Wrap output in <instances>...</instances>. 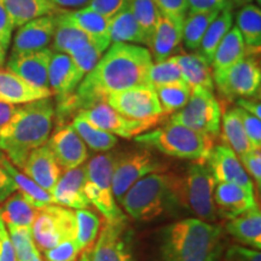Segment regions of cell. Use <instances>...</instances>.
<instances>
[{
  "label": "cell",
  "instance_id": "obj_1",
  "mask_svg": "<svg viewBox=\"0 0 261 261\" xmlns=\"http://www.w3.org/2000/svg\"><path fill=\"white\" fill-rule=\"evenodd\" d=\"M152 63L146 47L121 42L112 44L75 92L58 103L57 116L63 120L75 110L79 112L106 102L110 94L133 87L150 86L148 74Z\"/></svg>",
  "mask_w": 261,
  "mask_h": 261
},
{
  "label": "cell",
  "instance_id": "obj_2",
  "mask_svg": "<svg viewBox=\"0 0 261 261\" xmlns=\"http://www.w3.org/2000/svg\"><path fill=\"white\" fill-rule=\"evenodd\" d=\"M223 228L197 218H185L159 231L156 261H221Z\"/></svg>",
  "mask_w": 261,
  "mask_h": 261
},
{
  "label": "cell",
  "instance_id": "obj_3",
  "mask_svg": "<svg viewBox=\"0 0 261 261\" xmlns=\"http://www.w3.org/2000/svg\"><path fill=\"white\" fill-rule=\"evenodd\" d=\"M55 115L51 97L19 106L14 119L0 132V151L22 169L33 150L47 143Z\"/></svg>",
  "mask_w": 261,
  "mask_h": 261
},
{
  "label": "cell",
  "instance_id": "obj_4",
  "mask_svg": "<svg viewBox=\"0 0 261 261\" xmlns=\"http://www.w3.org/2000/svg\"><path fill=\"white\" fill-rule=\"evenodd\" d=\"M119 203L138 221H151L166 214L177 215L187 208L182 178L163 171L150 173L130 187Z\"/></svg>",
  "mask_w": 261,
  "mask_h": 261
},
{
  "label": "cell",
  "instance_id": "obj_5",
  "mask_svg": "<svg viewBox=\"0 0 261 261\" xmlns=\"http://www.w3.org/2000/svg\"><path fill=\"white\" fill-rule=\"evenodd\" d=\"M136 142L175 159L204 161L213 148V138L169 121L136 137Z\"/></svg>",
  "mask_w": 261,
  "mask_h": 261
},
{
  "label": "cell",
  "instance_id": "obj_6",
  "mask_svg": "<svg viewBox=\"0 0 261 261\" xmlns=\"http://www.w3.org/2000/svg\"><path fill=\"white\" fill-rule=\"evenodd\" d=\"M116 158V154L107 151L93 156L89 162L85 163V194L91 205L103 215L106 221H119L126 218L113 192V171Z\"/></svg>",
  "mask_w": 261,
  "mask_h": 261
},
{
  "label": "cell",
  "instance_id": "obj_7",
  "mask_svg": "<svg viewBox=\"0 0 261 261\" xmlns=\"http://www.w3.org/2000/svg\"><path fill=\"white\" fill-rule=\"evenodd\" d=\"M169 121L214 139L220 133L221 107L213 91L192 89L188 103L172 114Z\"/></svg>",
  "mask_w": 261,
  "mask_h": 261
},
{
  "label": "cell",
  "instance_id": "obj_8",
  "mask_svg": "<svg viewBox=\"0 0 261 261\" xmlns=\"http://www.w3.org/2000/svg\"><path fill=\"white\" fill-rule=\"evenodd\" d=\"M215 187L217 181L207 163L194 161L189 165L187 173L182 177L185 203L195 218L205 223L214 224L218 219L213 200Z\"/></svg>",
  "mask_w": 261,
  "mask_h": 261
},
{
  "label": "cell",
  "instance_id": "obj_9",
  "mask_svg": "<svg viewBox=\"0 0 261 261\" xmlns=\"http://www.w3.org/2000/svg\"><path fill=\"white\" fill-rule=\"evenodd\" d=\"M32 234L39 252H46L64 240L76 236L75 212L58 204H50L38 210Z\"/></svg>",
  "mask_w": 261,
  "mask_h": 261
},
{
  "label": "cell",
  "instance_id": "obj_10",
  "mask_svg": "<svg viewBox=\"0 0 261 261\" xmlns=\"http://www.w3.org/2000/svg\"><path fill=\"white\" fill-rule=\"evenodd\" d=\"M214 83L225 97L236 99H255L260 93L261 69L256 60L247 55L223 73L214 75Z\"/></svg>",
  "mask_w": 261,
  "mask_h": 261
},
{
  "label": "cell",
  "instance_id": "obj_11",
  "mask_svg": "<svg viewBox=\"0 0 261 261\" xmlns=\"http://www.w3.org/2000/svg\"><path fill=\"white\" fill-rule=\"evenodd\" d=\"M91 125L121 138H136L142 133L148 132L151 127L159 125L161 120H130L122 116L109 107L106 102H100L87 109H81L76 114Z\"/></svg>",
  "mask_w": 261,
  "mask_h": 261
},
{
  "label": "cell",
  "instance_id": "obj_12",
  "mask_svg": "<svg viewBox=\"0 0 261 261\" xmlns=\"http://www.w3.org/2000/svg\"><path fill=\"white\" fill-rule=\"evenodd\" d=\"M163 169L165 166L148 150L117 155L113 171V192L116 202L121 201L123 195L139 179Z\"/></svg>",
  "mask_w": 261,
  "mask_h": 261
},
{
  "label": "cell",
  "instance_id": "obj_13",
  "mask_svg": "<svg viewBox=\"0 0 261 261\" xmlns=\"http://www.w3.org/2000/svg\"><path fill=\"white\" fill-rule=\"evenodd\" d=\"M106 103L130 120H162V107L154 87L139 86L107 97Z\"/></svg>",
  "mask_w": 261,
  "mask_h": 261
},
{
  "label": "cell",
  "instance_id": "obj_14",
  "mask_svg": "<svg viewBox=\"0 0 261 261\" xmlns=\"http://www.w3.org/2000/svg\"><path fill=\"white\" fill-rule=\"evenodd\" d=\"M90 261H135L126 230V218L104 223L90 252Z\"/></svg>",
  "mask_w": 261,
  "mask_h": 261
},
{
  "label": "cell",
  "instance_id": "obj_15",
  "mask_svg": "<svg viewBox=\"0 0 261 261\" xmlns=\"http://www.w3.org/2000/svg\"><path fill=\"white\" fill-rule=\"evenodd\" d=\"M204 162L218 182H230L249 191H254V185L238 156L227 145H214Z\"/></svg>",
  "mask_w": 261,
  "mask_h": 261
},
{
  "label": "cell",
  "instance_id": "obj_16",
  "mask_svg": "<svg viewBox=\"0 0 261 261\" xmlns=\"http://www.w3.org/2000/svg\"><path fill=\"white\" fill-rule=\"evenodd\" d=\"M46 144L62 169L76 168L89 159L87 146L71 125L62 126L50 136Z\"/></svg>",
  "mask_w": 261,
  "mask_h": 261
},
{
  "label": "cell",
  "instance_id": "obj_17",
  "mask_svg": "<svg viewBox=\"0 0 261 261\" xmlns=\"http://www.w3.org/2000/svg\"><path fill=\"white\" fill-rule=\"evenodd\" d=\"M56 14L34 18L18 27L12 42L11 55L28 54L47 48L54 39Z\"/></svg>",
  "mask_w": 261,
  "mask_h": 261
},
{
  "label": "cell",
  "instance_id": "obj_18",
  "mask_svg": "<svg viewBox=\"0 0 261 261\" xmlns=\"http://www.w3.org/2000/svg\"><path fill=\"white\" fill-rule=\"evenodd\" d=\"M57 17L76 27L87 35L92 44L104 52L112 45L109 33L110 19L86 8L79 10H60Z\"/></svg>",
  "mask_w": 261,
  "mask_h": 261
},
{
  "label": "cell",
  "instance_id": "obj_19",
  "mask_svg": "<svg viewBox=\"0 0 261 261\" xmlns=\"http://www.w3.org/2000/svg\"><path fill=\"white\" fill-rule=\"evenodd\" d=\"M86 166L64 171L55 185L51 195L55 204L70 210H90L91 203L85 194Z\"/></svg>",
  "mask_w": 261,
  "mask_h": 261
},
{
  "label": "cell",
  "instance_id": "obj_20",
  "mask_svg": "<svg viewBox=\"0 0 261 261\" xmlns=\"http://www.w3.org/2000/svg\"><path fill=\"white\" fill-rule=\"evenodd\" d=\"M52 54L54 51L51 48H44L28 54L11 55L6 63V69L34 86L48 89V65Z\"/></svg>",
  "mask_w": 261,
  "mask_h": 261
},
{
  "label": "cell",
  "instance_id": "obj_21",
  "mask_svg": "<svg viewBox=\"0 0 261 261\" xmlns=\"http://www.w3.org/2000/svg\"><path fill=\"white\" fill-rule=\"evenodd\" d=\"M84 77L69 55L60 52L52 54L48 65V89L57 97L58 103L69 98Z\"/></svg>",
  "mask_w": 261,
  "mask_h": 261
},
{
  "label": "cell",
  "instance_id": "obj_22",
  "mask_svg": "<svg viewBox=\"0 0 261 261\" xmlns=\"http://www.w3.org/2000/svg\"><path fill=\"white\" fill-rule=\"evenodd\" d=\"M22 171L33 181L37 182L39 187L50 194L63 173V169L58 165L47 144L33 150L25 160Z\"/></svg>",
  "mask_w": 261,
  "mask_h": 261
},
{
  "label": "cell",
  "instance_id": "obj_23",
  "mask_svg": "<svg viewBox=\"0 0 261 261\" xmlns=\"http://www.w3.org/2000/svg\"><path fill=\"white\" fill-rule=\"evenodd\" d=\"M213 200L217 215L225 220L233 219L256 204L254 191L230 182H218Z\"/></svg>",
  "mask_w": 261,
  "mask_h": 261
},
{
  "label": "cell",
  "instance_id": "obj_24",
  "mask_svg": "<svg viewBox=\"0 0 261 261\" xmlns=\"http://www.w3.org/2000/svg\"><path fill=\"white\" fill-rule=\"evenodd\" d=\"M182 25L184 21L160 16L148 46L154 63L174 56L182 41Z\"/></svg>",
  "mask_w": 261,
  "mask_h": 261
},
{
  "label": "cell",
  "instance_id": "obj_25",
  "mask_svg": "<svg viewBox=\"0 0 261 261\" xmlns=\"http://www.w3.org/2000/svg\"><path fill=\"white\" fill-rule=\"evenodd\" d=\"M51 96L50 89L34 86L12 71L0 68V102L12 106H23Z\"/></svg>",
  "mask_w": 261,
  "mask_h": 261
},
{
  "label": "cell",
  "instance_id": "obj_26",
  "mask_svg": "<svg viewBox=\"0 0 261 261\" xmlns=\"http://www.w3.org/2000/svg\"><path fill=\"white\" fill-rule=\"evenodd\" d=\"M225 231L230 234L240 246L261 249V213L257 203L247 211L246 213L238 215L233 219L227 220Z\"/></svg>",
  "mask_w": 261,
  "mask_h": 261
},
{
  "label": "cell",
  "instance_id": "obj_27",
  "mask_svg": "<svg viewBox=\"0 0 261 261\" xmlns=\"http://www.w3.org/2000/svg\"><path fill=\"white\" fill-rule=\"evenodd\" d=\"M177 58L179 68L181 70L184 83L190 89H205L214 91V79L211 64L198 54H180L174 55Z\"/></svg>",
  "mask_w": 261,
  "mask_h": 261
},
{
  "label": "cell",
  "instance_id": "obj_28",
  "mask_svg": "<svg viewBox=\"0 0 261 261\" xmlns=\"http://www.w3.org/2000/svg\"><path fill=\"white\" fill-rule=\"evenodd\" d=\"M109 33L112 44H133L149 46L151 37L146 33L128 9H123L110 18Z\"/></svg>",
  "mask_w": 261,
  "mask_h": 261
},
{
  "label": "cell",
  "instance_id": "obj_29",
  "mask_svg": "<svg viewBox=\"0 0 261 261\" xmlns=\"http://www.w3.org/2000/svg\"><path fill=\"white\" fill-rule=\"evenodd\" d=\"M247 56V48L241 33L236 25H232L225 35L220 44L218 45L212 60V73L218 75L232 67Z\"/></svg>",
  "mask_w": 261,
  "mask_h": 261
},
{
  "label": "cell",
  "instance_id": "obj_30",
  "mask_svg": "<svg viewBox=\"0 0 261 261\" xmlns=\"http://www.w3.org/2000/svg\"><path fill=\"white\" fill-rule=\"evenodd\" d=\"M0 3L4 5L15 28L34 18L60 11L51 0H0Z\"/></svg>",
  "mask_w": 261,
  "mask_h": 261
},
{
  "label": "cell",
  "instance_id": "obj_31",
  "mask_svg": "<svg viewBox=\"0 0 261 261\" xmlns=\"http://www.w3.org/2000/svg\"><path fill=\"white\" fill-rule=\"evenodd\" d=\"M233 25V14H232V4L230 2L227 5L221 10L215 17L210 27L204 33V37L202 39L200 46H198V54L202 55L208 63H212L214 52L217 50L218 45L223 40L227 32L230 31Z\"/></svg>",
  "mask_w": 261,
  "mask_h": 261
},
{
  "label": "cell",
  "instance_id": "obj_32",
  "mask_svg": "<svg viewBox=\"0 0 261 261\" xmlns=\"http://www.w3.org/2000/svg\"><path fill=\"white\" fill-rule=\"evenodd\" d=\"M236 27L241 33L247 55L256 54L261 46V10L254 4L241 8L236 16Z\"/></svg>",
  "mask_w": 261,
  "mask_h": 261
},
{
  "label": "cell",
  "instance_id": "obj_33",
  "mask_svg": "<svg viewBox=\"0 0 261 261\" xmlns=\"http://www.w3.org/2000/svg\"><path fill=\"white\" fill-rule=\"evenodd\" d=\"M38 210L25 200L19 191H16L4 202L0 208V218L4 221L5 226L28 227L32 228Z\"/></svg>",
  "mask_w": 261,
  "mask_h": 261
},
{
  "label": "cell",
  "instance_id": "obj_34",
  "mask_svg": "<svg viewBox=\"0 0 261 261\" xmlns=\"http://www.w3.org/2000/svg\"><path fill=\"white\" fill-rule=\"evenodd\" d=\"M221 128H223V138L225 145H227L232 151L241 159L252 150H257L254 148L248 139L244 132L242 122L238 116L236 108L226 110L221 114Z\"/></svg>",
  "mask_w": 261,
  "mask_h": 261
},
{
  "label": "cell",
  "instance_id": "obj_35",
  "mask_svg": "<svg viewBox=\"0 0 261 261\" xmlns=\"http://www.w3.org/2000/svg\"><path fill=\"white\" fill-rule=\"evenodd\" d=\"M3 163H4L6 171L11 175L17 191L24 196V198L37 210L46 207V205L55 204L54 198L50 192L39 187L37 182H34L31 178L27 177L23 172H21L16 166L9 161V159L4 155L3 156Z\"/></svg>",
  "mask_w": 261,
  "mask_h": 261
},
{
  "label": "cell",
  "instance_id": "obj_36",
  "mask_svg": "<svg viewBox=\"0 0 261 261\" xmlns=\"http://www.w3.org/2000/svg\"><path fill=\"white\" fill-rule=\"evenodd\" d=\"M52 42H54L52 51L70 56L74 52L79 51L86 45H89L91 40L87 38L86 34H84L76 27L62 21L56 15V28H55Z\"/></svg>",
  "mask_w": 261,
  "mask_h": 261
},
{
  "label": "cell",
  "instance_id": "obj_37",
  "mask_svg": "<svg viewBox=\"0 0 261 261\" xmlns=\"http://www.w3.org/2000/svg\"><path fill=\"white\" fill-rule=\"evenodd\" d=\"M73 128L83 139L87 148L97 152H107L114 149L117 144V137L97 128L84 120L83 117L75 116L71 122Z\"/></svg>",
  "mask_w": 261,
  "mask_h": 261
},
{
  "label": "cell",
  "instance_id": "obj_38",
  "mask_svg": "<svg viewBox=\"0 0 261 261\" xmlns=\"http://www.w3.org/2000/svg\"><path fill=\"white\" fill-rule=\"evenodd\" d=\"M220 11L210 12H188L182 25V41L189 50H198L204 33L210 27L212 21L217 17Z\"/></svg>",
  "mask_w": 261,
  "mask_h": 261
},
{
  "label": "cell",
  "instance_id": "obj_39",
  "mask_svg": "<svg viewBox=\"0 0 261 261\" xmlns=\"http://www.w3.org/2000/svg\"><path fill=\"white\" fill-rule=\"evenodd\" d=\"M76 241L81 253L91 252L96 242L100 227V218L91 210H76Z\"/></svg>",
  "mask_w": 261,
  "mask_h": 261
},
{
  "label": "cell",
  "instance_id": "obj_40",
  "mask_svg": "<svg viewBox=\"0 0 261 261\" xmlns=\"http://www.w3.org/2000/svg\"><path fill=\"white\" fill-rule=\"evenodd\" d=\"M155 91L165 115H172L180 110L188 103L191 94V89L185 83L160 86Z\"/></svg>",
  "mask_w": 261,
  "mask_h": 261
},
{
  "label": "cell",
  "instance_id": "obj_41",
  "mask_svg": "<svg viewBox=\"0 0 261 261\" xmlns=\"http://www.w3.org/2000/svg\"><path fill=\"white\" fill-rule=\"evenodd\" d=\"M10 241L14 247L17 261H38L41 259L40 252L33 240L32 228L28 227H6Z\"/></svg>",
  "mask_w": 261,
  "mask_h": 261
},
{
  "label": "cell",
  "instance_id": "obj_42",
  "mask_svg": "<svg viewBox=\"0 0 261 261\" xmlns=\"http://www.w3.org/2000/svg\"><path fill=\"white\" fill-rule=\"evenodd\" d=\"M148 83L151 87L166 86V85L184 83L181 70L179 68L175 56H172L167 60L152 63L149 69Z\"/></svg>",
  "mask_w": 261,
  "mask_h": 261
},
{
  "label": "cell",
  "instance_id": "obj_43",
  "mask_svg": "<svg viewBox=\"0 0 261 261\" xmlns=\"http://www.w3.org/2000/svg\"><path fill=\"white\" fill-rule=\"evenodd\" d=\"M127 9L132 12L142 28L151 37L161 16L154 0H127Z\"/></svg>",
  "mask_w": 261,
  "mask_h": 261
},
{
  "label": "cell",
  "instance_id": "obj_44",
  "mask_svg": "<svg viewBox=\"0 0 261 261\" xmlns=\"http://www.w3.org/2000/svg\"><path fill=\"white\" fill-rule=\"evenodd\" d=\"M103 52L98 48L96 45L90 42L89 45L81 48V50L74 52L70 55V58L73 60L75 67L80 71L84 76H86L91 70L96 67L98 61L103 56Z\"/></svg>",
  "mask_w": 261,
  "mask_h": 261
},
{
  "label": "cell",
  "instance_id": "obj_45",
  "mask_svg": "<svg viewBox=\"0 0 261 261\" xmlns=\"http://www.w3.org/2000/svg\"><path fill=\"white\" fill-rule=\"evenodd\" d=\"M80 253L76 241L71 238L62 241L56 247L44 252V256L46 261H76Z\"/></svg>",
  "mask_w": 261,
  "mask_h": 261
},
{
  "label": "cell",
  "instance_id": "obj_46",
  "mask_svg": "<svg viewBox=\"0 0 261 261\" xmlns=\"http://www.w3.org/2000/svg\"><path fill=\"white\" fill-rule=\"evenodd\" d=\"M237 114L242 122L243 129L246 132L248 139L250 140L254 148L261 149V119L253 116L252 114L247 113L246 110L236 107Z\"/></svg>",
  "mask_w": 261,
  "mask_h": 261
},
{
  "label": "cell",
  "instance_id": "obj_47",
  "mask_svg": "<svg viewBox=\"0 0 261 261\" xmlns=\"http://www.w3.org/2000/svg\"><path fill=\"white\" fill-rule=\"evenodd\" d=\"M154 2L162 16L185 21L189 12L188 0H154Z\"/></svg>",
  "mask_w": 261,
  "mask_h": 261
},
{
  "label": "cell",
  "instance_id": "obj_48",
  "mask_svg": "<svg viewBox=\"0 0 261 261\" xmlns=\"http://www.w3.org/2000/svg\"><path fill=\"white\" fill-rule=\"evenodd\" d=\"M85 8L110 19L127 8V0H91Z\"/></svg>",
  "mask_w": 261,
  "mask_h": 261
},
{
  "label": "cell",
  "instance_id": "obj_49",
  "mask_svg": "<svg viewBox=\"0 0 261 261\" xmlns=\"http://www.w3.org/2000/svg\"><path fill=\"white\" fill-rule=\"evenodd\" d=\"M243 168L246 169L248 175L254 179L256 187H261V151L260 150H252L240 159Z\"/></svg>",
  "mask_w": 261,
  "mask_h": 261
},
{
  "label": "cell",
  "instance_id": "obj_50",
  "mask_svg": "<svg viewBox=\"0 0 261 261\" xmlns=\"http://www.w3.org/2000/svg\"><path fill=\"white\" fill-rule=\"evenodd\" d=\"M221 261H261L260 250L243 246H231L223 254Z\"/></svg>",
  "mask_w": 261,
  "mask_h": 261
},
{
  "label": "cell",
  "instance_id": "obj_51",
  "mask_svg": "<svg viewBox=\"0 0 261 261\" xmlns=\"http://www.w3.org/2000/svg\"><path fill=\"white\" fill-rule=\"evenodd\" d=\"M3 156L4 154L0 151V204L4 203L10 196L17 191V188H16L11 175L6 171L4 163H3Z\"/></svg>",
  "mask_w": 261,
  "mask_h": 261
},
{
  "label": "cell",
  "instance_id": "obj_52",
  "mask_svg": "<svg viewBox=\"0 0 261 261\" xmlns=\"http://www.w3.org/2000/svg\"><path fill=\"white\" fill-rule=\"evenodd\" d=\"M227 3L228 0H188L189 12L221 11Z\"/></svg>",
  "mask_w": 261,
  "mask_h": 261
},
{
  "label": "cell",
  "instance_id": "obj_53",
  "mask_svg": "<svg viewBox=\"0 0 261 261\" xmlns=\"http://www.w3.org/2000/svg\"><path fill=\"white\" fill-rule=\"evenodd\" d=\"M14 29L15 27L12 24L11 18L6 12L4 5L0 3V44L5 48H8L10 42H11Z\"/></svg>",
  "mask_w": 261,
  "mask_h": 261
},
{
  "label": "cell",
  "instance_id": "obj_54",
  "mask_svg": "<svg viewBox=\"0 0 261 261\" xmlns=\"http://www.w3.org/2000/svg\"><path fill=\"white\" fill-rule=\"evenodd\" d=\"M0 261H17L4 221L0 218Z\"/></svg>",
  "mask_w": 261,
  "mask_h": 261
},
{
  "label": "cell",
  "instance_id": "obj_55",
  "mask_svg": "<svg viewBox=\"0 0 261 261\" xmlns=\"http://www.w3.org/2000/svg\"><path fill=\"white\" fill-rule=\"evenodd\" d=\"M18 107L19 106H12V104L0 102V132L14 119Z\"/></svg>",
  "mask_w": 261,
  "mask_h": 261
},
{
  "label": "cell",
  "instance_id": "obj_56",
  "mask_svg": "<svg viewBox=\"0 0 261 261\" xmlns=\"http://www.w3.org/2000/svg\"><path fill=\"white\" fill-rule=\"evenodd\" d=\"M236 104L241 109L246 110L247 113L252 114L257 119H261V106L255 99H236Z\"/></svg>",
  "mask_w": 261,
  "mask_h": 261
},
{
  "label": "cell",
  "instance_id": "obj_57",
  "mask_svg": "<svg viewBox=\"0 0 261 261\" xmlns=\"http://www.w3.org/2000/svg\"><path fill=\"white\" fill-rule=\"evenodd\" d=\"M60 10H79L86 6L91 0H51Z\"/></svg>",
  "mask_w": 261,
  "mask_h": 261
},
{
  "label": "cell",
  "instance_id": "obj_58",
  "mask_svg": "<svg viewBox=\"0 0 261 261\" xmlns=\"http://www.w3.org/2000/svg\"><path fill=\"white\" fill-rule=\"evenodd\" d=\"M231 4L237 6V8H242V6L247 5V4H252L253 0H228Z\"/></svg>",
  "mask_w": 261,
  "mask_h": 261
},
{
  "label": "cell",
  "instance_id": "obj_59",
  "mask_svg": "<svg viewBox=\"0 0 261 261\" xmlns=\"http://www.w3.org/2000/svg\"><path fill=\"white\" fill-rule=\"evenodd\" d=\"M6 50H8V48H5L2 44H0V68H2L3 65H4V63H5Z\"/></svg>",
  "mask_w": 261,
  "mask_h": 261
},
{
  "label": "cell",
  "instance_id": "obj_60",
  "mask_svg": "<svg viewBox=\"0 0 261 261\" xmlns=\"http://www.w3.org/2000/svg\"><path fill=\"white\" fill-rule=\"evenodd\" d=\"M79 261H90V252L83 253V255H81Z\"/></svg>",
  "mask_w": 261,
  "mask_h": 261
},
{
  "label": "cell",
  "instance_id": "obj_61",
  "mask_svg": "<svg viewBox=\"0 0 261 261\" xmlns=\"http://www.w3.org/2000/svg\"><path fill=\"white\" fill-rule=\"evenodd\" d=\"M255 2H256V3H257V4H259V5L261 4V0H255Z\"/></svg>",
  "mask_w": 261,
  "mask_h": 261
},
{
  "label": "cell",
  "instance_id": "obj_62",
  "mask_svg": "<svg viewBox=\"0 0 261 261\" xmlns=\"http://www.w3.org/2000/svg\"><path fill=\"white\" fill-rule=\"evenodd\" d=\"M38 261H42V259H39V260H38Z\"/></svg>",
  "mask_w": 261,
  "mask_h": 261
}]
</instances>
